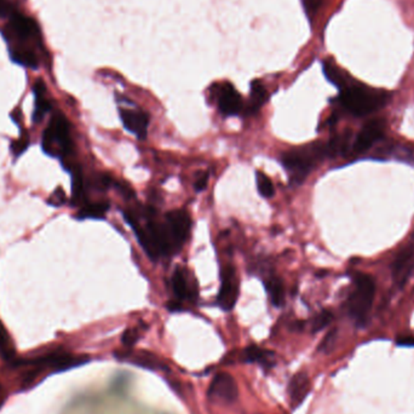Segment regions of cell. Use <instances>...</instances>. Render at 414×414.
Returning a JSON list of instances; mask_svg holds the SVG:
<instances>
[{
  "mask_svg": "<svg viewBox=\"0 0 414 414\" xmlns=\"http://www.w3.org/2000/svg\"><path fill=\"white\" fill-rule=\"evenodd\" d=\"M392 93L382 88H370L355 80L340 90V106L355 116H366L388 105Z\"/></svg>",
  "mask_w": 414,
  "mask_h": 414,
  "instance_id": "6da1fadb",
  "label": "cell"
},
{
  "mask_svg": "<svg viewBox=\"0 0 414 414\" xmlns=\"http://www.w3.org/2000/svg\"><path fill=\"white\" fill-rule=\"evenodd\" d=\"M325 156H328L326 143L316 142L310 146L288 150L282 154L281 161L290 173L291 181L300 185Z\"/></svg>",
  "mask_w": 414,
  "mask_h": 414,
  "instance_id": "7a4b0ae2",
  "label": "cell"
},
{
  "mask_svg": "<svg viewBox=\"0 0 414 414\" xmlns=\"http://www.w3.org/2000/svg\"><path fill=\"white\" fill-rule=\"evenodd\" d=\"M375 282L370 275L357 274L348 298V313L359 326H363L375 300Z\"/></svg>",
  "mask_w": 414,
  "mask_h": 414,
  "instance_id": "3957f363",
  "label": "cell"
},
{
  "mask_svg": "<svg viewBox=\"0 0 414 414\" xmlns=\"http://www.w3.org/2000/svg\"><path fill=\"white\" fill-rule=\"evenodd\" d=\"M41 146L46 154L65 158L73 152V142L69 131V123L62 113H56L50 120L49 126L43 135Z\"/></svg>",
  "mask_w": 414,
  "mask_h": 414,
  "instance_id": "277c9868",
  "label": "cell"
},
{
  "mask_svg": "<svg viewBox=\"0 0 414 414\" xmlns=\"http://www.w3.org/2000/svg\"><path fill=\"white\" fill-rule=\"evenodd\" d=\"M207 396L211 401L225 403V405H229L236 401L239 389L233 375L227 372H218L210 383Z\"/></svg>",
  "mask_w": 414,
  "mask_h": 414,
  "instance_id": "5b68a950",
  "label": "cell"
},
{
  "mask_svg": "<svg viewBox=\"0 0 414 414\" xmlns=\"http://www.w3.org/2000/svg\"><path fill=\"white\" fill-rule=\"evenodd\" d=\"M220 292L217 295V305L225 312H229L235 307L239 298V279L232 267H225L220 274Z\"/></svg>",
  "mask_w": 414,
  "mask_h": 414,
  "instance_id": "8992f818",
  "label": "cell"
},
{
  "mask_svg": "<svg viewBox=\"0 0 414 414\" xmlns=\"http://www.w3.org/2000/svg\"><path fill=\"white\" fill-rule=\"evenodd\" d=\"M165 223L168 225L177 247L181 250L187 239L189 238L190 228H192L189 215L183 210H173L166 213Z\"/></svg>",
  "mask_w": 414,
  "mask_h": 414,
  "instance_id": "52a82bcc",
  "label": "cell"
},
{
  "mask_svg": "<svg viewBox=\"0 0 414 414\" xmlns=\"http://www.w3.org/2000/svg\"><path fill=\"white\" fill-rule=\"evenodd\" d=\"M385 131V121L383 119L370 120L357 133L356 140L354 142L353 150L357 154H363L370 147L375 145L384 136Z\"/></svg>",
  "mask_w": 414,
  "mask_h": 414,
  "instance_id": "ba28073f",
  "label": "cell"
},
{
  "mask_svg": "<svg viewBox=\"0 0 414 414\" xmlns=\"http://www.w3.org/2000/svg\"><path fill=\"white\" fill-rule=\"evenodd\" d=\"M414 270V247L402 248L392 263V279L399 287H403Z\"/></svg>",
  "mask_w": 414,
  "mask_h": 414,
  "instance_id": "9c48e42d",
  "label": "cell"
},
{
  "mask_svg": "<svg viewBox=\"0 0 414 414\" xmlns=\"http://www.w3.org/2000/svg\"><path fill=\"white\" fill-rule=\"evenodd\" d=\"M120 118L128 133H133L138 140H145L148 133L149 116L141 109L120 108Z\"/></svg>",
  "mask_w": 414,
  "mask_h": 414,
  "instance_id": "30bf717a",
  "label": "cell"
},
{
  "mask_svg": "<svg viewBox=\"0 0 414 414\" xmlns=\"http://www.w3.org/2000/svg\"><path fill=\"white\" fill-rule=\"evenodd\" d=\"M217 102H218V109L225 116L240 114L243 108V98L229 83H227L220 88Z\"/></svg>",
  "mask_w": 414,
  "mask_h": 414,
  "instance_id": "8fae6325",
  "label": "cell"
},
{
  "mask_svg": "<svg viewBox=\"0 0 414 414\" xmlns=\"http://www.w3.org/2000/svg\"><path fill=\"white\" fill-rule=\"evenodd\" d=\"M172 291L176 295L178 302L195 300L199 295L198 290L194 285H190L189 279L185 269L178 267L173 272L171 278Z\"/></svg>",
  "mask_w": 414,
  "mask_h": 414,
  "instance_id": "7c38bea8",
  "label": "cell"
},
{
  "mask_svg": "<svg viewBox=\"0 0 414 414\" xmlns=\"http://www.w3.org/2000/svg\"><path fill=\"white\" fill-rule=\"evenodd\" d=\"M309 392H310V380L308 375L305 373H297L293 375V378L288 384V396H290L292 410L302 405L305 397L308 396Z\"/></svg>",
  "mask_w": 414,
  "mask_h": 414,
  "instance_id": "4fadbf2b",
  "label": "cell"
},
{
  "mask_svg": "<svg viewBox=\"0 0 414 414\" xmlns=\"http://www.w3.org/2000/svg\"><path fill=\"white\" fill-rule=\"evenodd\" d=\"M10 18H11L10 27L13 28L15 34L22 39L36 36V33L39 32V27L36 25V21L32 20L31 18H27L22 13H13Z\"/></svg>",
  "mask_w": 414,
  "mask_h": 414,
  "instance_id": "5bb4252c",
  "label": "cell"
},
{
  "mask_svg": "<svg viewBox=\"0 0 414 414\" xmlns=\"http://www.w3.org/2000/svg\"><path fill=\"white\" fill-rule=\"evenodd\" d=\"M33 93L36 96V107H34V114L33 120L34 123H40L44 119L45 115L51 110V103L46 98V86L43 80H36V84L33 86Z\"/></svg>",
  "mask_w": 414,
  "mask_h": 414,
  "instance_id": "9a60e30c",
  "label": "cell"
},
{
  "mask_svg": "<svg viewBox=\"0 0 414 414\" xmlns=\"http://www.w3.org/2000/svg\"><path fill=\"white\" fill-rule=\"evenodd\" d=\"M323 73L326 75L328 81L337 86L340 90L345 88L349 83L353 81L349 74H347L342 68L337 66L332 60H326V61L323 62Z\"/></svg>",
  "mask_w": 414,
  "mask_h": 414,
  "instance_id": "2e32d148",
  "label": "cell"
},
{
  "mask_svg": "<svg viewBox=\"0 0 414 414\" xmlns=\"http://www.w3.org/2000/svg\"><path fill=\"white\" fill-rule=\"evenodd\" d=\"M126 360L133 365L140 366L142 368H148L150 370H168L163 362L160 361L158 357L149 353H131L126 355Z\"/></svg>",
  "mask_w": 414,
  "mask_h": 414,
  "instance_id": "e0dca14e",
  "label": "cell"
},
{
  "mask_svg": "<svg viewBox=\"0 0 414 414\" xmlns=\"http://www.w3.org/2000/svg\"><path fill=\"white\" fill-rule=\"evenodd\" d=\"M268 91L265 85L260 80H253L251 83V93H250V102L247 106V113H256L260 107L268 101Z\"/></svg>",
  "mask_w": 414,
  "mask_h": 414,
  "instance_id": "ac0fdd59",
  "label": "cell"
},
{
  "mask_svg": "<svg viewBox=\"0 0 414 414\" xmlns=\"http://www.w3.org/2000/svg\"><path fill=\"white\" fill-rule=\"evenodd\" d=\"M109 210V203L98 201V203H86L76 213L78 220H102Z\"/></svg>",
  "mask_w": 414,
  "mask_h": 414,
  "instance_id": "d6986e66",
  "label": "cell"
},
{
  "mask_svg": "<svg viewBox=\"0 0 414 414\" xmlns=\"http://www.w3.org/2000/svg\"><path fill=\"white\" fill-rule=\"evenodd\" d=\"M243 361L253 362V363H258L262 366H273V354L265 352L263 349L258 348V347H250L243 350Z\"/></svg>",
  "mask_w": 414,
  "mask_h": 414,
  "instance_id": "ffe728a7",
  "label": "cell"
},
{
  "mask_svg": "<svg viewBox=\"0 0 414 414\" xmlns=\"http://www.w3.org/2000/svg\"><path fill=\"white\" fill-rule=\"evenodd\" d=\"M265 290L269 293L272 305L276 308H280L285 302V290L283 283L278 278H270L265 282Z\"/></svg>",
  "mask_w": 414,
  "mask_h": 414,
  "instance_id": "44dd1931",
  "label": "cell"
},
{
  "mask_svg": "<svg viewBox=\"0 0 414 414\" xmlns=\"http://www.w3.org/2000/svg\"><path fill=\"white\" fill-rule=\"evenodd\" d=\"M10 58L15 63H18L20 66L28 67L32 69H36L38 68V58H36V53L27 49H11L10 50Z\"/></svg>",
  "mask_w": 414,
  "mask_h": 414,
  "instance_id": "7402d4cb",
  "label": "cell"
},
{
  "mask_svg": "<svg viewBox=\"0 0 414 414\" xmlns=\"http://www.w3.org/2000/svg\"><path fill=\"white\" fill-rule=\"evenodd\" d=\"M84 200V181L79 168L72 170V203L79 205Z\"/></svg>",
  "mask_w": 414,
  "mask_h": 414,
  "instance_id": "603a6c76",
  "label": "cell"
},
{
  "mask_svg": "<svg viewBox=\"0 0 414 414\" xmlns=\"http://www.w3.org/2000/svg\"><path fill=\"white\" fill-rule=\"evenodd\" d=\"M0 356L6 361H10L15 357V347H13V340H11L9 332L6 330L1 321H0Z\"/></svg>",
  "mask_w": 414,
  "mask_h": 414,
  "instance_id": "cb8c5ba5",
  "label": "cell"
},
{
  "mask_svg": "<svg viewBox=\"0 0 414 414\" xmlns=\"http://www.w3.org/2000/svg\"><path fill=\"white\" fill-rule=\"evenodd\" d=\"M256 183L260 195L265 199L273 198L275 194V188H274L273 182L265 173L262 171L256 172Z\"/></svg>",
  "mask_w": 414,
  "mask_h": 414,
  "instance_id": "d4e9b609",
  "label": "cell"
},
{
  "mask_svg": "<svg viewBox=\"0 0 414 414\" xmlns=\"http://www.w3.org/2000/svg\"><path fill=\"white\" fill-rule=\"evenodd\" d=\"M28 146H29V136H28V133H25L22 130V133L18 137V140L11 142V152L18 158V156H20V155L26 152Z\"/></svg>",
  "mask_w": 414,
  "mask_h": 414,
  "instance_id": "484cf974",
  "label": "cell"
},
{
  "mask_svg": "<svg viewBox=\"0 0 414 414\" xmlns=\"http://www.w3.org/2000/svg\"><path fill=\"white\" fill-rule=\"evenodd\" d=\"M67 203V195L65 190L62 189L61 187H58V189L53 190V194L50 195L48 199V203L50 206L61 207Z\"/></svg>",
  "mask_w": 414,
  "mask_h": 414,
  "instance_id": "4316f807",
  "label": "cell"
},
{
  "mask_svg": "<svg viewBox=\"0 0 414 414\" xmlns=\"http://www.w3.org/2000/svg\"><path fill=\"white\" fill-rule=\"evenodd\" d=\"M330 320H332V314L330 312H322V313L319 314L314 319L313 332H319L322 328H325L330 323Z\"/></svg>",
  "mask_w": 414,
  "mask_h": 414,
  "instance_id": "83f0119b",
  "label": "cell"
},
{
  "mask_svg": "<svg viewBox=\"0 0 414 414\" xmlns=\"http://www.w3.org/2000/svg\"><path fill=\"white\" fill-rule=\"evenodd\" d=\"M140 338V330L138 328H128L123 332V344L125 347H133V344L136 343Z\"/></svg>",
  "mask_w": 414,
  "mask_h": 414,
  "instance_id": "f1b7e54d",
  "label": "cell"
},
{
  "mask_svg": "<svg viewBox=\"0 0 414 414\" xmlns=\"http://www.w3.org/2000/svg\"><path fill=\"white\" fill-rule=\"evenodd\" d=\"M208 183V172H203L199 175L196 181H195L194 188L196 192H203L206 188Z\"/></svg>",
  "mask_w": 414,
  "mask_h": 414,
  "instance_id": "f546056e",
  "label": "cell"
},
{
  "mask_svg": "<svg viewBox=\"0 0 414 414\" xmlns=\"http://www.w3.org/2000/svg\"><path fill=\"white\" fill-rule=\"evenodd\" d=\"M115 187H116V189L119 190L120 193L125 196L126 199H131L135 196V193H133V188L130 187V185H126V183H121V182H116L114 183Z\"/></svg>",
  "mask_w": 414,
  "mask_h": 414,
  "instance_id": "4dcf8cb0",
  "label": "cell"
},
{
  "mask_svg": "<svg viewBox=\"0 0 414 414\" xmlns=\"http://www.w3.org/2000/svg\"><path fill=\"white\" fill-rule=\"evenodd\" d=\"M397 345H401V347H414V337H410V335L401 337L400 340H397Z\"/></svg>",
  "mask_w": 414,
  "mask_h": 414,
  "instance_id": "1f68e13d",
  "label": "cell"
},
{
  "mask_svg": "<svg viewBox=\"0 0 414 414\" xmlns=\"http://www.w3.org/2000/svg\"><path fill=\"white\" fill-rule=\"evenodd\" d=\"M335 330H332V332H330V333H328V335H326V338H325V340L322 342L321 347H320V348L326 349L327 347H328V345H330V344L333 343V340H335Z\"/></svg>",
  "mask_w": 414,
  "mask_h": 414,
  "instance_id": "d6a6232c",
  "label": "cell"
}]
</instances>
